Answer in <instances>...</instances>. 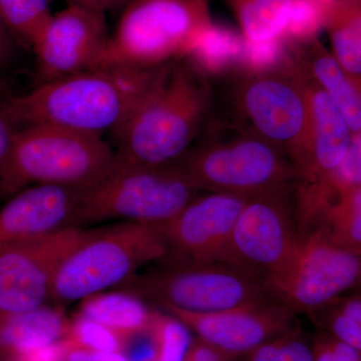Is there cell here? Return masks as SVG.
Here are the masks:
<instances>
[{
	"instance_id": "1",
	"label": "cell",
	"mask_w": 361,
	"mask_h": 361,
	"mask_svg": "<svg viewBox=\"0 0 361 361\" xmlns=\"http://www.w3.org/2000/svg\"><path fill=\"white\" fill-rule=\"evenodd\" d=\"M209 80L186 59L158 66L113 133L118 160L142 167L179 160L208 125L214 99Z\"/></svg>"
},
{
	"instance_id": "2",
	"label": "cell",
	"mask_w": 361,
	"mask_h": 361,
	"mask_svg": "<svg viewBox=\"0 0 361 361\" xmlns=\"http://www.w3.org/2000/svg\"><path fill=\"white\" fill-rule=\"evenodd\" d=\"M157 68H96L44 82L4 99L0 114L16 130L49 125L102 137L120 127Z\"/></svg>"
},
{
	"instance_id": "3",
	"label": "cell",
	"mask_w": 361,
	"mask_h": 361,
	"mask_svg": "<svg viewBox=\"0 0 361 361\" xmlns=\"http://www.w3.org/2000/svg\"><path fill=\"white\" fill-rule=\"evenodd\" d=\"M170 166L201 192L246 198L294 186L296 180L283 153L229 120L208 123L203 137Z\"/></svg>"
},
{
	"instance_id": "4",
	"label": "cell",
	"mask_w": 361,
	"mask_h": 361,
	"mask_svg": "<svg viewBox=\"0 0 361 361\" xmlns=\"http://www.w3.org/2000/svg\"><path fill=\"white\" fill-rule=\"evenodd\" d=\"M116 149L101 135L56 126L16 130L6 171L0 179L4 195L27 185H56L87 190L110 174Z\"/></svg>"
},
{
	"instance_id": "5",
	"label": "cell",
	"mask_w": 361,
	"mask_h": 361,
	"mask_svg": "<svg viewBox=\"0 0 361 361\" xmlns=\"http://www.w3.org/2000/svg\"><path fill=\"white\" fill-rule=\"evenodd\" d=\"M166 254L157 226L120 222L90 230L56 269L51 303L61 307L115 289Z\"/></svg>"
},
{
	"instance_id": "6",
	"label": "cell",
	"mask_w": 361,
	"mask_h": 361,
	"mask_svg": "<svg viewBox=\"0 0 361 361\" xmlns=\"http://www.w3.org/2000/svg\"><path fill=\"white\" fill-rule=\"evenodd\" d=\"M115 289L130 292L161 308L208 313L259 302L271 297L263 279L222 262L163 257Z\"/></svg>"
},
{
	"instance_id": "7",
	"label": "cell",
	"mask_w": 361,
	"mask_h": 361,
	"mask_svg": "<svg viewBox=\"0 0 361 361\" xmlns=\"http://www.w3.org/2000/svg\"><path fill=\"white\" fill-rule=\"evenodd\" d=\"M212 23L208 0H137L121 18L102 68H153L186 58Z\"/></svg>"
},
{
	"instance_id": "8",
	"label": "cell",
	"mask_w": 361,
	"mask_h": 361,
	"mask_svg": "<svg viewBox=\"0 0 361 361\" xmlns=\"http://www.w3.org/2000/svg\"><path fill=\"white\" fill-rule=\"evenodd\" d=\"M294 56V54H293ZM233 122L279 149L294 167L305 153L308 102L303 70L294 56L283 70L233 73Z\"/></svg>"
},
{
	"instance_id": "9",
	"label": "cell",
	"mask_w": 361,
	"mask_h": 361,
	"mask_svg": "<svg viewBox=\"0 0 361 361\" xmlns=\"http://www.w3.org/2000/svg\"><path fill=\"white\" fill-rule=\"evenodd\" d=\"M200 192L171 166L142 167L116 159L110 174L85 190L78 224L120 221L158 227L174 219Z\"/></svg>"
},
{
	"instance_id": "10",
	"label": "cell",
	"mask_w": 361,
	"mask_h": 361,
	"mask_svg": "<svg viewBox=\"0 0 361 361\" xmlns=\"http://www.w3.org/2000/svg\"><path fill=\"white\" fill-rule=\"evenodd\" d=\"M263 284L271 298L295 314H308L360 286L361 255L316 229L301 237L288 261L265 275Z\"/></svg>"
},
{
	"instance_id": "11",
	"label": "cell",
	"mask_w": 361,
	"mask_h": 361,
	"mask_svg": "<svg viewBox=\"0 0 361 361\" xmlns=\"http://www.w3.org/2000/svg\"><path fill=\"white\" fill-rule=\"evenodd\" d=\"M300 240L294 186L250 197L233 230L230 264L263 279L288 261Z\"/></svg>"
},
{
	"instance_id": "12",
	"label": "cell",
	"mask_w": 361,
	"mask_h": 361,
	"mask_svg": "<svg viewBox=\"0 0 361 361\" xmlns=\"http://www.w3.org/2000/svg\"><path fill=\"white\" fill-rule=\"evenodd\" d=\"M89 231L68 228L0 247V310L25 312L49 305L56 269Z\"/></svg>"
},
{
	"instance_id": "13",
	"label": "cell",
	"mask_w": 361,
	"mask_h": 361,
	"mask_svg": "<svg viewBox=\"0 0 361 361\" xmlns=\"http://www.w3.org/2000/svg\"><path fill=\"white\" fill-rule=\"evenodd\" d=\"M111 39L102 11L70 4L54 14L32 47L39 84L103 68Z\"/></svg>"
},
{
	"instance_id": "14",
	"label": "cell",
	"mask_w": 361,
	"mask_h": 361,
	"mask_svg": "<svg viewBox=\"0 0 361 361\" xmlns=\"http://www.w3.org/2000/svg\"><path fill=\"white\" fill-rule=\"evenodd\" d=\"M248 199L216 192L199 194L174 219L158 226L167 246L166 256L230 264L233 230Z\"/></svg>"
},
{
	"instance_id": "15",
	"label": "cell",
	"mask_w": 361,
	"mask_h": 361,
	"mask_svg": "<svg viewBox=\"0 0 361 361\" xmlns=\"http://www.w3.org/2000/svg\"><path fill=\"white\" fill-rule=\"evenodd\" d=\"M164 311L177 317L201 341L238 358L299 325L297 314L272 298L216 312Z\"/></svg>"
},
{
	"instance_id": "16",
	"label": "cell",
	"mask_w": 361,
	"mask_h": 361,
	"mask_svg": "<svg viewBox=\"0 0 361 361\" xmlns=\"http://www.w3.org/2000/svg\"><path fill=\"white\" fill-rule=\"evenodd\" d=\"M84 191L56 185H32L14 194L0 209V247L68 228H82L78 214Z\"/></svg>"
},
{
	"instance_id": "17",
	"label": "cell",
	"mask_w": 361,
	"mask_h": 361,
	"mask_svg": "<svg viewBox=\"0 0 361 361\" xmlns=\"http://www.w3.org/2000/svg\"><path fill=\"white\" fill-rule=\"evenodd\" d=\"M304 71L329 94L353 134L361 133V75L342 68L319 39L290 47Z\"/></svg>"
},
{
	"instance_id": "18",
	"label": "cell",
	"mask_w": 361,
	"mask_h": 361,
	"mask_svg": "<svg viewBox=\"0 0 361 361\" xmlns=\"http://www.w3.org/2000/svg\"><path fill=\"white\" fill-rule=\"evenodd\" d=\"M71 323L61 306L25 312L0 310V358L13 361L27 351L66 338Z\"/></svg>"
},
{
	"instance_id": "19",
	"label": "cell",
	"mask_w": 361,
	"mask_h": 361,
	"mask_svg": "<svg viewBox=\"0 0 361 361\" xmlns=\"http://www.w3.org/2000/svg\"><path fill=\"white\" fill-rule=\"evenodd\" d=\"M130 292L115 289L101 292L80 301L77 315L109 327L125 341L127 337L148 330L155 310Z\"/></svg>"
},
{
	"instance_id": "20",
	"label": "cell",
	"mask_w": 361,
	"mask_h": 361,
	"mask_svg": "<svg viewBox=\"0 0 361 361\" xmlns=\"http://www.w3.org/2000/svg\"><path fill=\"white\" fill-rule=\"evenodd\" d=\"M324 30L338 65L348 73L361 75V0L330 2Z\"/></svg>"
},
{
	"instance_id": "21",
	"label": "cell",
	"mask_w": 361,
	"mask_h": 361,
	"mask_svg": "<svg viewBox=\"0 0 361 361\" xmlns=\"http://www.w3.org/2000/svg\"><path fill=\"white\" fill-rule=\"evenodd\" d=\"M243 44V35L213 23L184 59L207 78L233 75L238 71Z\"/></svg>"
},
{
	"instance_id": "22",
	"label": "cell",
	"mask_w": 361,
	"mask_h": 361,
	"mask_svg": "<svg viewBox=\"0 0 361 361\" xmlns=\"http://www.w3.org/2000/svg\"><path fill=\"white\" fill-rule=\"evenodd\" d=\"M247 39L266 40L283 35L291 0H224Z\"/></svg>"
},
{
	"instance_id": "23",
	"label": "cell",
	"mask_w": 361,
	"mask_h": 361,
	"mask_svg": "<svg viewBox=\"0 0 361 361\" xmlns=\"http://www.w3.org/2000/svg\"><path fill=\"white\" fill-rule=\"evenodd\" d=\"M318 229L332 243L361 255V187L339 197Z\"/></svg>"
},
{
	"instance_id": "24",
	"label": "cell",
	"mask_w": 361,
	"mask_h": 361,
	"mask_svg": "<svg viewBox=\"0 0 361 361\" xmlns=\"http://www.w3.org/2000/svg\"><path fill=\"white\" fill-rule=\"evenodd\" d=\"M51 0H0V16L13 39L33 47L52 16Z\"/></svg>"
},
{
	"instance_id": "25",
	"label": "cell",
	"mask_w": 361,
	"mask_h": 361,
	"mask_svg": "<svg viewBox=\"0 0 361 361\" xmlns=\"http://www.w3.org/2000/svg\"><path fill=\"white\" fill-rule=\"evenodd\" d=\"M330 2L324 0H291L283 35L290 47L310 44L324 30Z\"/></svg>"
},
{
	"instance_id": "26",
	"label": "cell",
	"mask_w": 361,
	"mask_h": 361,
	"mask_svg": "<svg viewBox=\"0 0 361 361\" xmlns=\"http://www.w3.org/2000/svg\"><path fill=\"white\" fill-rule=\"evenodd\" d=\"M241 361H314L312 337L297 325L242 356Z\"/></svg>"
},
{
	"instance_id": "27",
	"label": "cell",
	"mask_w": 361,
	"mask_h": 361,
	"mask_svg": "<svg viewBox=\"0 0 361 361\" xmlns=\"http://www.w3.org/2000/svg\"><path fill=\"white\" fill-rule=\"evenodd\" d=\"M293 61L291 47L282 37L266 40H250L244 37L243 49L237 71L246 73H272L283 70L290 66Z\"/></svg>"
},
{
	"instance_id": "28",
	"label": "cell",
	"mask_w": 361,
	"mask_h": 361,
	"mask_svg": "<svg viewBox=\"0 0 361 361\" xmlns=\"http://www.w3.org/2000/svg\"><path fill=\"white\" fill-rule=\"evenodd\" d=\"M156 343L155 361H184L191 346V330L168 312H154L151 326Z\"/></svg>"
},
{
	"instance_id": "29",
	"label": "cell",
	"mask_w": 361,
	"mask_h": 361,
	"mask_svg": "<svg viewBox=\"0 0 361 361\" xmlns=\"http://www.w3.org/2000/svg\"><path fill=\"white\" fill-rule=\"evenodd\" d=\"M68 338L75 348L99 353H122L123 339L101 323L77 315L71 323Z\"/></svg>"
},
{
	"instance_id": "30",
	"label": "cell",
	"mask_w": 361,
	"mask_h": 361,
	"mask_svg": "<svg viewBox=\"0 0 361 361\" xmlns=\"http://www.w3.org/2000/svg\"><path fill=\"white\" fill-rule=\"evenodd\" d=\"M361 187V133L353 134L345 154L330 177L327 194L332 204L343 195Z\"/></svg>"
},
{
	"instance_id": "31",
	"label": "cell",
	"mask_w": 361,
	"mask_h": 361,
	"mask_svg": "<svg viewBox=\"0 0 361 361\" xmlns=\"http://www.w3.org/2000/svg\"><path fill=\"white\" fill-rule=\"evenodd\" d=\"M317 329L326 332L337 341L361 351V327L355 320L331 302L324 307L308 313Z\"/></svg>"
},
{
	"instance_id": "32",
	"label": "cell",
	"mask_w": 361,
	"mask_h": 361,
	"mask_svg": "<svg viewBox=\"0 0 361 361\" xmlns=\"http://www.w3.org/2000/svg\"><path fill=\"white\" fill-rule=\"evenodd\" d=\"M314 361H361V351L317 329L312 336Z\"/></svg>"
},
{
	"instance_id": "33",
	"label": "cell",
	"mask_w": 361,
	"mask_h": 361,
	"mask_svg": "<svg viewBox=\"0 0 361 361\" xmlns=\"http://www.w3.org/2000/svg\"><path fill=\"white\" fill-rule=\"evenodd\" d=\"M122 353L128 361H155L156 343L151 329L127 337Z\"/></svg>"
},
{
	"instance_id": "34",
	"label": "cell",
	"mask_w": 361,
	"mask_h": 361,
	"mask_svg": "<svg viewBox=\"0 0 361 361\" xmlns=\"http://www.w3.org/2000/svg\"><path fill=\"white\" fill-rule=\"evenodd\" d=\"M73 348H75V344L68 337H66L42 348L27 351L13 361H63L68 351Z\"/></svg>"
},
{
	"instance_id": "35",
	"label": "cell",
	"mask_w": 361,
	"mask_h": 361,
	"mask_svg": "<svg viewBox=\"0 0 361 361\" xmlns=\"http://www.w3.org/2000/svg\"><path fill=\"white\" fill-rule=\"evenodd\" d=\"M184 361H238V357L227 355L197 337L192 341Z\"/></svg>"
},
{
	"instance_id": "36",
	"label": "cell",
	"mask_w": 361,
	"mask_h": 361,
	"mask_svg": "<svg viewBox=\"0 0 361 361\" xmlns=\"http://www.w3.org/2000/svg\"><path fill=\"white\" fill-rule=\"evenodd\" d=\"M63 361H128L120 351L99 353L89 349L73 348L68 351Z\"/></svg>"
},
{
	"instance_id": "37",
	"label": "cell",
	"mask_w": 361,
	"mask_h": 361,
	"mask_svg": "<svg viewBox=\"0 0 361 361\" xmlns=\"http://www.w3.org/2000/svg\"><path fill=\"white\" fill-rule=\"evenodd\" d=\"M16 130L0 114V179L6 171Z\"/></svg>"
},
{
	"instance_id": "38",
	"label": "cell",
	"mask_w": 361,
	"mask_h": 361,
	"mask_svg": "<svg viewBox=\"0 0 361 361\" xmlns=\"http://www.w3.org/2000/svg\"><path fill=\"white\" fill-rule=\"evenodd\" d=\"M332 302L336 303L339 310L355 320L361 327V295L360 294L350 292L339 297Z\"/></svg>"
},
{
	"instance_id": "39",
	"label": "cell",
	"mask_w": 361,
	"mask_h": 361,
	"mask_svg": "<svg viewBox=\"0 0 361 361\" xmlns=\"http://www.w3.org/2000/svg\"><path fill=\"white\" fill-rule=\"evenodd\" d=\"M13 37L0 16V68L6 66L13 54Z\"/></svg>"
},
{
	"instance_id": "40",
	"label": "cell",
	"mask_w": 361,
	"mask_h": 361,
	"mask_svg": "<svg viewBox=\"0 0 361 361\" xmlns=\"http://www.w3.org/2000/svg\"><path fill=\"white\" fill-rule=\"evenodd\" d=\"M68 1L71 2V4H77V6L106 13L108 9L115 6L118 0H68Z\"/></svg>"
},
{
	"instance_id": "41",
	"label": "cell",
	"mask_w": 361,
	"mask_h": 361,
	"mask_svg": "<svg viewBox=\"0 0 361 361\" xmlns=\"http://www.w3.org/2000/svg\"><path fill=\"white\" fill-rule=\"evenodd\" d=\"M11 96V89L6 80L0 78V99H6Z\"/></svg>"
},
{
	"instance_id": "42",
	"label": "cell",
	"mask_w": 361,
	"mask_h": 361,
	"mask_svg": "<svg viewBox=\"0 0 361 361\" xmlns=\"http://www.w3.org/2000/svg\"><path fill=\"white\" fill-rule=\"evenodd\" d=\"M353 292H355V293H357L360 294V295H361V285L360 287H358L357 289H355V290Z\"/></svg>"
},
{
	"instance_id": "43",
	"label": "cell",
	"mask_w": 361,
	"mask_h": 361,
	"mask_svg": "<svg viewBox=\"0 0 361 361\" xmlns=\"http://www.w3.org/2000/svg\"><path fill=\"white\" fill-rule=\"evenodd\" d=\"M0 195H4V191H2L1 187H0Z\"/></svg>"
},
{
	"instance_id": "44",
	"label": "cell",
	"mask_w": 361,
	"mask_h": 361,
	"mask_svg": "<svg viewBox=\"0 0 361 361\" xmlns=\"http://www.w3.org/2000/svg\"><path fill=\"white\" fill-rule=\"evenodd\" d=\"M324 1H326V2H332V1H334V0H324Z\"/></svg>"
}]
</instances>
